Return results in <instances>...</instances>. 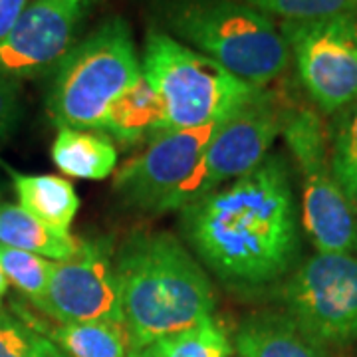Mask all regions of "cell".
<instances>
[{"label":"cell","mask_w":357,"mask_h":357,"mask_svg":"<svg viewBox=\"0 0 357 357\" xmlns=\"http://www.w3.org/2000/svg\"><path fill=\"white\" fill-rule=\"evenodd\" d=\"M181 230L199 262L232 290L284 278L298 260V211L286 159L268 153L250 173L181 211Z\"/></svg>","instance_id":"cell-1"},{"label":"cell","mask_w":357,"mask_h":357,"mask_svg":"<svg viewBox=\"0 0 357 357\" xmlns=\"http://www.w3.org/2000/svg\"><path fill=\"white\" fill-rule=\"evenodd\" d=\"M114 262L131 354L213 318L217 306L213 282L171 232H131Z\"/></svg>","instance_id":"cell-2"},{"label":"cell","mask_w":357,"mask_h":357,"mask_svg":"<svg viewBox=\"0 0 357 357\" xmlns=\"http://www.w3.org/2000/svg\"><path fill=\"white\" fill-rule=\"evenodd\" d=\"M159 30L244 82L266 88L290 66L280 28L241 0H151Z\"/></svg>","instance_id":"cell-3"},{"label":"cell","mask_w":357,"mask_h":357,"mask_svg":"<svg viewBox=\"0 0 357 357\" xmlns=\"http://www.w3.org/2000/svg\"><path fill=\"white\" fill-rule=\"evenodd\" d=\"M143 76L131 28L121 16L98 26L56 66L46 109L58 129H102L109 105Z\"/></svg>","instance_id":"cell-4"},{"label":"cell","mask_w":357,"mask_h":357,"mask_svg":"<svg viewBox=\"0 0 357 357\" xmlns=\"http://www.w3.org/2000/svg\"><path fill=\"white\" fill-rule=\"evenodd\" d=\"M141 70L165 105L169 131L222 123L262 89L159 28L145 36Z\"/></svg>","instance_id":"cell-5"},{"label":"cell","mask_w":357,"mask_h":357,"mask_svg":"<svg viewBox=\"0 0 357 357\" xmlns=\"http://www.w3.org/2000/svg\"><path fill=\"white\" fill-rule=\"evenodd\" d=\"M282 135L302 175V222L318 252L349 255L357 246V215L330 167L319 115L307 107L284 109Z\"/></svg>","instance_id":"cell-6"},{"label":"cell","mask_w":357,"mask_h":357,"mask_svg":"<svg viewBox=\"0 0 357 357\" xmlns=\"http://www.w3.org/2000/svg\"><path fill=\"white\" fill-rule=\"evenodd\" d=\"M284 314L324 347L357 342V256L318 252L282 286Z\"/></svg>","instance_id":"cell-7"},{"label":"cell","mask_w":357,"mask_h":357,"mask_svg":"<svg viewBox=\"0 0 357 357\" xmlns=\"http://www.w3.org/2000/svg\"><path fill=\"white\" fill-rule=\"evenodd\" d=\"M284 109L274 91L262 88L248 103L218 123L201 163L177 195L173 211L203 199L258 167L282 133Z\"/></svg>","instance_id":"cell-8"},{"label":"cell","mask_w":357,"mask_h":357,"mask_svg":"<svg viewBox=\"0 0 357 357\" xmlns=\"http://www.w3.org/2000/svg\"><path fill=\"white\" fill-rule=\"evenodd\" d=\"M302 86L324 114L357 102V13L282 22Z\"/></svg>","instance_id":"cell-9"},{"label":"cell","mask_w":357,"mask_h":357,"mask_svg":"<svg viewBox=\"0 0 357 357\" xmlns=\"http://www.w3.org/2000/svg\"><path fill=\"white\" fill-rule=\"evenodd\" d=\"M218 123L167 131L115 171L119 201L143 213L173 211L183 185L195 175Z\"/></svg>","instance_id":"cell-10"},{"label":"cell","mask_w":357,"mask_h":357,"mask_svg":"<svg viewBox=\"0 0 357 357\" xmlns=\"http://www.w3.org/2000/svg\"><path fill=\"white\" fill-rule=\"evenodd\" d=\"M32 304L60 324L107 321L123 326L109 248L103 243L82 241L76 255L56 262L46 292Z\"/></svg>","instance_id":"cell-11"},{"label":"cell","mask_w":357,"mask_h":357,"mask_svg":"<svg viewBox=\"0 0 357 357\" xmlns=\"http://www.w3.org/2000/svg\"><path fill=\"white\" fill-rule=\"evenodd\" d=\"M88 0H32L0 42V76L26 79L48 72L72 48Z\"/></svg>","instance_id":"cell-12"},{"label":"cell","mask_w":357,"mask_h":357,"mask_svg":"<svg viewBox=\"0 0 357 357\" xmlns=\"http://www.w3.org/2000/svg\"><path fill=\"white\" fill-rule=\"evenodd\" d=\"M169 131L165 105L153 86L141 76L109 105L100 133L121 145H139Z\"/></svg>","instance_id":"cell-13"},{"label":"cell","mask_w":357,"mask_h":357,"mask_svg":"<svg viewBox=\"0 0 357 357\" xmlns=\"http://www.w3.org/2000/svg\"><path fill=\"white\" fill-rule=\"evenodd\" d=\"M232 347L241 357H332L280 312H260L244 318Z\"/></svg>","instance_id":"cell-14"},{"label":"cell","mask_w":357,"mask_h":357,"mask_svg":"<svg viewBox=\"0 0 357 357\" xmlns=\"http://www.w3.org/2000/svg\"><path fill=\"white\" fill-rule=\"evenodd\" d=\"M4 169L10 175L18 204L26 213H30L60 234H72L70 229L79 211V197L76 187L68 178L20 173L10 167Z\"/></svg>","instance_id":"cell-15"},{"label":"cell","mask_w":357,"mask_h":357,"mask_svg":"<svg viewBox=\"0 0 357 357\" xmlns=\"http://www.w3.org/2000/svg\"><path fill=\"white\" fill-rule=\"evenodd\" d=\"M50 155L60 173L84 181H103L117 167L114 141L98 131L58 129L52 141Z\"/></svg>","instance_id":"cell-16"},{"label":"cell","mask_w":357,"mask_h":357,"mask_svg":"<svg viewBox=\"0 0 357 357\" xmlns=\"http://www.w3.org/2000/svg\"><path fill=\"white\" fill-rule=\"evenodd\" d=\"M0 244L62 262L76 255L82 241L74 234L52 230L20 204L0 203Z\"/></svg>","instance_id":"cell-17"},{"label":"cell","mask_w":357,"mask_h":357,"mask_svg":"<svg viewBox=\"0 0 357 357\" xmlns=\"http://www.w3.org/2000/svg\"><path fill=\"white\" fill-rule=\"evenodd\" d=\"M68 357H129V337L121 324H60L48 332Z\"/></svg>","instance_id":"cell-18"},{"label":"cell","mask_w":357,"mask_h":357,"mask_svg":"<svg viewBox=\"0 0 357 357\" xmlns=\"http://www.w3.org/2000/svg\"><path fill=\"white\" fill-rule=\"evenodd\" d=\"M232 342L213 318L165 335L129 357H230Z\"/></svg>","instance_id":"cell-19"},{"label":"cell","mask_w":357,"mask_h":357,"mask_svg":"<svg viewBox=\"0 0 357 357\" xmlns=\"http://www.w3.org/2000/svg\"><path fill=\"white\" fill-rule=\"evenodd\" d=\"M330 167L345 199L357 215V102L345 107L330 147Z\"/></svg>","instance_id":"cell-20"},{"label":"cell","mask_w":357,"mask_h":357,"mask_svg":"<svg viewBox=\"0 0 357 357\" xmlns=\"http://www.w3.org/2000/svg\"><path fill=\"white\" fill-rule=\"evenodd\" d=\"M54 266L56 262L48 258L0 244V268L4 278L30 302H36L44 296Z\"/></svg>","instance_id":"cell-21"},{"label":"cell","mask_w":357,"mask_h":357,"mask_svg":"<svg viewBox=\"0 0 357 357\" xmlns=\"http://www.w3.org/2000/svg\"><path fill=\"white\" fill-rule=\"evenodd\" d=\"M0 357H68L38 328L0 310Z\"/></svg>","instance_id":"cell-22"},{"label":"cell","mask_w":357,"mask_h":357,"mask_svg":"<svg viewBox=\"0 0 357 357\" xmlns=\"http://www.w3.org/2000/svg\"><path fill=\"white\" fill-rule=\"evenodd\" d=\"M266 16H280L284 22L319 20L337 14L357 13V0H241Z\"/></svg>","instance_id":"cell-23"},{"label":"cell","mask_w":357,"mask_h":357,"mask_svg":"<svg viewBox=\"0 0 357 357\" xmlns=\"http://www.w3.org/2000/svg\"><path fill=\"white\" fill-rule=\"evenodd\" d=\"M24 119V88L20 79L0 76V143L10 141Z\"/></svg>","instance_id":"cell-24"},{"label":"cell","mask_w":357,"mask_h":357,"mask_svg":"<svg viewBox=\"0 0 357 357\" xmlns=\"http://www.w3.org/2000/svg\"><path fill=\"white\" fill-rule=\"evenodd\" d=\"M28 0H0V42L10 34Z\"/></svg>","instance_id":"cell-25"},{"label":"cell","mask_w":357,"mask_h":357,"mask_svg":"<svg viewBox=\"0 0 357 357\" xmlns=\"http://www.w3.org/2000/svg\"><path fill=\"white\" fill-rule=\"evenodd\" d=\"M6 290H8V280L4 278V274H2V268H0V298L6 294Z\"/></svg>","instance_id":"cell-26"},{"label":"cell","mask_w":357,"mask_h":357,"mask_svg":"<svg viewBox=\"0 0 357 357\" xmlns=\"http://www.w3.org/2000/svg\"><path fill=\"white\" fill-rule=\"evenodd\" d=\"M6 181H4V177L0 175V203H2V197H4V192H6Z\"/></svg>","instance_id":"cell-27"},{"label":"cell","mask_w":357,"mask_h":357,"mask_svg":"<svg viewBox=\"0 0 357 357\" xmlns=\"http://www.w3.org/2000/svg\"><path fill=\"white\" fill-rule=\"evenodd\" d=\"M356 248H357V246H356Z\"/></svg>","instance_id":"cell-28"}]
</instances>
